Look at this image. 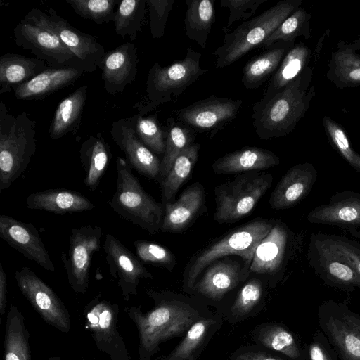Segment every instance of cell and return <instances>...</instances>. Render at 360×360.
Masks as SVG:
<instances>
[{
    "mask_svg": "<svg viewBox=\"0 0 360 360\" xmlns=\"http://www.w3.org/2000/svg\"><path fill=\"white\" fill-rule=\"evenodd\" d=\"M251 340L260 347L285 356L288 360H307L298 338L285 326L263 323L251 332Z\"/></svg>",
    "mask_w": 360,
    "mask_h": 360,
    "instance_id": "cell-29",
    "label": "cell"
},
{
    "mask_svg": "<svg viewBox=\"0 0 360 360\" xmlns=\"http://www.w3.org/2000/svg\"><path fill=\"white\" fill-rule=\"evenodd\" d=\"M110 134L131 168L149 179L159 180L161 160L140 140L129 117L114 122Z\"/></svg>",
    "mask_w": 360,
    "mask_h": 360,
    "instance_id": "cell-18",
    "label": "cell"
},
{
    "mask_svg": "<svg viewBox=\"0 0 360 360\" xmlns=\"http://www.w3.org/2000/svg\"><path fill=\"white\" fill-rule=\"evenodd\" d=\"M268 0H220L221 6L229 10L226 26L223 28L226 32L233 23L247 20L253 15L261 4Z\"/></svg>",
    "mask_w": 360,
    "mask_h": 360,
    "instance_id": "cell-50",
    "label": "cell"
},
{
    "mask_svg": "<svg viewBox=\"0 0 360 360\" xmlns=\"http://www.w3.org/2000/svg\"><path fill=\"white\" fill-rule=\"evenodd\" d=\"M146 291L154 300L150 310L144 314L141 306L125 309L139 331V360H150L162 342L185 334L193 323L210 312L195 298L170 291Z\"/></svg>",
    "mask_w": 360,
    "mask_h": 360,
    "instance_id": "cell-1",
    "label": "cell"
},
{
    "mask_svg": "<svg viewBox=\"0 0 360 360\" xmlns=\"http://www.w3.org/2000/svg\"><path fill=\"white\" fill-rule=\"evenodd\" d=\"M75 13L86 20H91L96 24L114 21L115 6L117 0H65Z\"/></svg>",
    "mask_w": 360,
    "mask_h": 360,
    "instance_id": "cell-47",
    "label": "cell"
},
{
    "mask_svg": "<svg viewBox=\"0 0 360 360\" xmlns=\"http://www.w3.org/2000/svg\"><path fill=\"white\" fill-rule=\"evenodd\" d=\"M295 41H279L250 58L243 68L242 84L248 89L261 86L276 72Z\"/></svg>",
    "mask_w": 360,
    "mask_h": 360,
    "instance_id": "cell-30",
    "label": "cell"
},
{
    "mask_svg": "<svg viewBox=\"0 0 360 360\" xmlns=\"http://www.w3.org/2000/svg\"><path fill=\"white\" fill-rule=\"evenodd\" d=\"M302 0H282L259 15L243 22L233 32H225L224 42L212 54L215 67L226 68L255 47L261 46Z\"/></svg>",
    "mask_w": 360,
    "mask_h": 360,
    "instance_id": "cell-5",
    "label": "cell"
},
{
    "mask_svg": "<svg viewBox=\"0 0 360 360\" xmlns=\"http://www.w3.org/2000/svg\"><path fill=\"white\" fill-rule=\"evenodd\" d=\"M304 351L307 360H339L329 340L320 329L314 331Z\"/></svg>",
    "mask_w": 360,
    "mask_h": 360,
    "instance_id": "cell-51",
    "label": "cell"
},
{
    "mask_svg": "<svg viewBox=\"0 0 360 360\" xmlns=\"http://www.w3.org/2000/svg\"><path fill=\"white\" fill-rule=\"evenodd\" d=\"M264 299V285L261 280L252 278L238 290L230 309L229 320L236 323L257 314Z\"/></svg>",
    "mask_w": 360,
    "mask_h": 360,
    "instance_id": "cell-43",
    "label": "cell"
},
{
    "mask_svg": "<svg viewBox=\"0 0 360 360\" xmlns=\"http://www.w3.org/2000/svg\"><path fill=\"white\" fill-rule=\"evenodd\" d=\"M7 302V278L2 264L0 262V313L4 315Z\"/></svg>",
    "mask_w": 360,
    "mask_h": 360,
    "instance_id": "cell-53",
    "label": "cell"
},
{
    "mask_svg": "<svg viewBox=\"0 0 360 360\" xmlns=\"http://www.w3.org/2000/svg\"><path fill=\"white\" fill-rule=\"evenodd\" d=\"M84 73L77 68L49 66L30 81L15 87L13 91L19 100L44 98L73 84Z\"/></svg>",
    "mask_w": 360,
    "mask_h": 360,
    "instance_id": "cell-26",
    "label": "cell"
},
{
    "mask_svg": "<svg viewBox=\"0 0 360 360\" xmlns=\"http://www.w3.org/2000/svg\"><path fill=\"white\" fill-rule=\"evenodd\" d=\"M229 360H285L257 345H243L233 352Z\"/></svg>",
    "mask_w": 360,
    "mask_h": 360,
    "instance_id": "cell-52",
    "label": "cell"
},
{
    "mask_svg": "<svg viewBox=\"0 0 360 360\" xmlns=\"http://www.w3.org/2000/svg\"><path fill=\"white\" fill-rule=\"evenodd\" d=\"M311 57V51L304 43L300 41L295 44L270 78L260 100L271 98L300 76L309 66Z\"/></svg>",
    "mask_w": 360,
    "mask_h": 360,
    "instance_id": "cell-34",
    "label": "cell"
},
{
    "mask_svg": "<svg viewBox=\"0 0 360 360\" xmlns=\"http://www.w3.org/2000/svg\"><path fill=\"white\" fill-rule=\"evenodd\" d=\"M119 306L98 294L84 308V327L98 349L112 360H131L117 328Z\"/></svg>",
    "mask_w": 360,
    "mask_h": 360,
    "instance_id": "cell-11",
    "label": "cell"
},
{
    "mask_svg": "<svg viewBox=\"0 0 360 360\" xmlns=\"http://www.w3.org/2000/svg\"><path fill=\"white\" fill-rule=\"evenodd\" d=\"M345 231L349 233L354 238L360 241V229L355 228H347Z\"/></svg>",
    "mask_w": 360,
    "mask_h": 360,
    "instance_id": "cell-55",
    "label": "cell"
},
{
    "mask_svg": "<svg viewBox=\"0 0 360 360\" xmlns=\"http://www.w3.org/2000/svg\"><path fill=\"white\" fill-rule=\"evenodd\" d=\"M0 237L27 259L36 262L47 271H55L46 246L33 224L1 214Z\"/></svg>",
    "mask_w": 360,
    "mask_h": 360,
    "instance_id": "cell-16",
    "label": "cell"
},
{
    "mask_svg": "<svg viewBox=\"0 0 360 360\" xmlns=\"http://www.w3.org/2000/svg\"><path fill=\"white\" fill-rule=\"evenodd\" d=\"M36 127L27 112L11 115L0 103V192L27 169L36 151Z\"/></svg>",
    "mask_w": 360,
    "mask_h": 360,
    "instance_id": "cell-4",
    "label": "cell"
},
{
    "mask_svg": "<svg viewBox=\"0 0 360 360\" xmlns=\"http://www.w3.org/2000/svg\"><path fill=\"white\" fill-rule=\"evenodd\" d=\"M214 0H186L184 25L187 37L205 49L215 20Z\"/></svg>",
    "mask_w": 360,
    "mask_h": 360,
    "instance_id": "cell-37",
    "label": "cell"
},
{
    "mask_svg": "<svg viewBox=\"0 0 360 360\" xmlns=\"http://www.w3.org/2000/svg\"><path fill=\"white\" fill-rule=\"evenodd\" d=\"M336 48L328 62L326 78L339 89L359 86L360 55L344 40H339Z\"/></svg>",
    "mask_w": 360,
    "mask_h": 360,
    "instance_id": "cell-35",
    "label": "cell"
},
{
    "mask_svg": "<svg viewBox=\"0 0 360 360\" xmlns=\"http://www.w3.org/2000/svg\"><path fill=\"white\" fill-rule=\"evenodd\" d=\"M202 54L191 48L186 56L172 64L162 67L158 62L150 68L146 82V96L134 108L145 115L158 105L178 97L207 72L200 66Z\"/></svg>",
    "mask_w": 360,
    "mask_h": 360,
    "instance_id": "cell-7",
    "label": "cell"
},
{
    "mask_svg": "<svg viewBox=\"0 0 360 360\" xmlns=\"http://www.w3.org/2000/svg\"><path fill=\"white\" fill-rule=\"evenodd\" d=\"M87 89V85H82L58 103L49 130L52 140L60 139L77 129L86 103Z\"/></svg>",
    "mask_w": 360,
    "mask_h": 360,
    "instance_id": "cell-36",
    "label": "cell"
},
{
    "mask_svg": "<svg viewBox=\"0 0 360 360\" xmlns=\"http://www.w3.org/2000/svg\"><path fill=\"white\" fill-rule=\"evenodd\" d=\"M311 224L336 226L343 229L360 228V193L345 190L335 193L326 204L308 212Z\"/></svg>",
    "mask_w": 360,
    "mask_h": 360,
    "instance_id": "cell-22",
    "label": "cell"
},
{
    "mask_svg": "<svg viewBox=\"0 0 360 360\" xmlns=\"http://www.w3.org/2000/svg\"><path fill=\"white\" fill-rule=\"evenodd\" d=\"M243 101L211 95L176 112L180 123L198 132L217 130L233 120Z\"/></svg>",
    "mask_w": 360,
    "mask_h": 360,
    "instance_id": "cell-14",
    "label": "cell"
},
{
    "mask_svg": "<svg viewBox=\"0 0 360 360\" xmlns=\"http://www.w3.org/2000/svg\"><path fill=\"white\" fill-rule=\"evenodd\" d=\"M46 14L51 28L83 63L86 73L96 71L105 53L103 46L93 36L72 27L53 8H49Z\"/></svg>",
    "mask_w": 360,
    "mask_h": 360,
    "instance_id": "cell-21",
    "label": "cell"
},
{
    "mask_svg": "<svg viewBox=\"0 0 360 360\" xmlns=\"http://www.w3.org/2000/svg\"><path fill=\"white\" fill-rule=\"evenodd\" d=\"M47 360H61V359L59 356H53V357L49 358Z\"/></svg>",
    "mask_w": 360,
    "mask_h": 360,
    "instance_id": "cell-57",
    "label": "cell"
},
{
    "mask_svg": "<svg viewBox=\"0 0 360 360\" xmlns=\"http://www.w3.org/2000/svg\"><path fill=\"white\" fill-rule=\"evenodd\" d=\"M17 285L43 320L63 333H68L70 314L56 292L31 269L27 266L14 271Z\"/></svg>",
    "mask_w": 360,
    "mask_h": 360,
    "instance_id": "cell-13",
    "label": "cell"
},
{
    "mask_svg": "<svg viewBox=\"0 0 360 360\" xmlns=\"http://www.w3.org/2000/svg\"><path fill=\"white\" fill-rule=\"evenodd\" d=\"M174 0H147L150 34L160 39L165 34V26Z\"/></svg>",
    "mask_w": 360,
    "mask_h": 360,
    "instance_id": "cell-49",
    "label": "cell"
},
{
    "mask_svg": "<svg viewBox=\"0 0 360 360\" xmlns=\"http://www.w3.org/2000/svg\"><path fill=\"white\" fill-rule=\"evenodd\" d=\"M165 131V150L160 164V181L168 174L177 156L192 145L194 139L193 130L176 122L174 117L167 119Z\"/></svg>",
    "mask_w": 360,
    "mask_h": 360,
    "instance_id": "cell-40",
    "label": "cell"
},
{
    "mask_svg": "<svg viewBox=\"0 0 360 360\" xmlns=\"http://www.w3.org/2000/svg\"><path fill=\"white\" fill-rule=\"evenodd\" d=\"M158 112L145 116L141 113L129 117L140 140L154 153L164 154L165 131L158 119Z\"/></svg>",
    "mask_w": 360,
    "mask_h": 360,
    "instance_id": "cell-45",
    "label": "cell"
},
{
    "mask_svg": "<svg viewBox=\"0 0 360 360\" xmlns=\"http://www.w3.org/2000/svg\"><path fill=\"white\" fill-rule=\"evenodd\" d=\"M159 360H169L167 356H165Z\"/></svg>",
    "mask_w": 360,
    "mask_h": 360,
    "instance_id": "cell-58",
    "label": "cell"
},
{
    "mask_svg": "<svg viewBox=\"0 0 360 360\" xmlns=\"http://www.w3.org/2000/svg\"><path fill=\"white\" fill-rule=\"evenodd\" d=\"M274 221L257 219L238 226L219 240L197 252L188 263L182 281V289L191 294L202 271L218 259L229 255L240 256L250 269L252 259L259 243L268 235Z\"/></svg>",
    "mask_w": 360,
    "mask_h": 360,
    "instance_id": "cell-3",
    "label": "cell"
},
{
    "mask_svg": "<svg viewBox=\"0 0 360 360\" xmlns=\"http://www.w3.org/2000/svg\"><path fill=\"white\" fill-rule=\"evenodd\" d=\"M272 181L270 173L250 172L215 187L214 219L221 224H231L243 219L254 210Z\"/></svg>",
    "mask_w": 360,
    "mask_h": 360,
    "instance_id": "cell-9",
    "label": "cell"
},
{
    "mask_svg": "<svg viewBox=\"0 0 360 360\" xmlns=\"http://www.w3.org/2000/svg\"><path fill=\"white\" fill-rule=\"evenodd\" d=\"M323 125L331 146L358 173H360V154L351 146L345 129L333 118L325 115Z\"/></svg>",
    "mask_w": 360,
    "mask_h": 360,
    "instance_id": "cell-46",
    "label": "cell"
},
{
    "mask_svg": "<svg viewBox=\"0 0 360 360\" xmlns=\"http://www.w3.org/2000/svg\"><path fill=\"white\" fill-rule=\"evenodd\" d=\"M79 158L85 173L84 184L88 189L94 191L112 158L110 146L101 133L92 135L82 142Z\"/></svg>",
    "mask_w": 360,
    "mask_h": 360,
    "instance_id": "cell-32",
    "label": "cell"
},
{
    "mask_svg": "<svg viewBox=\"0 0 360 360\" xmlns=\"http://www.w3.org/2000/svg\"><path fill=\"white\" fill-rule=\"evenodd\" d=\"M139 57L134 44L126 42L104 54L98 68L103 87L110 96L122 92L137 74Z\"/></svg>",
    "mask_w": 360,
    "mask_h": 360,
    "instance_id": "cell-20",
    "label": "cell"
},
{
    "mask_svg": "<svg viewBox=\"0 0 360 360\" xmlns=\"http://www.w3.org/2000/svg\"><path fill=\"white\" fill-rule=\"evenodd\" d=\"M27 207L57 214H72L91 210L94 204L75 191L54 188L32 193L26 198Z\"/></svg>",
    "mask_w": 360,
    "mask_h": 360,
    "instance_id": "cell-28",
    "label": "cell"
},
{
    "mask_svg": "<svg viewBox=\"0 0 360 360\" xmlns=\"http://www.w3.org/2000/svg\"><path fill=\"white\" fill-rule=\"evenodd\" d=\"M279 158L260 147H245L217 159L212 169L217 174H231L265 170L277 166Z\"/></svg>",
    "mask_w": 360,
    "mask_h": 360,
    "instance_id": "cell-27",
    "label": "cell"
},
{
    "mask_svg": "<svg viewBox=\"0 0 360 360\" xmlns=\"http://www.w3.org/2000/svg\"><path fill=\"white\" fill-rule=\"evenodd\" d=\"M83 360H90V359H83Z\"/></svg>",
    "mask_w": 360,
    "mask_h": 360,
    "instance_id": "cell-59",
    "label": "cell"
},
{
    "mask_svg": "<svg viewBox=\"0 0 360 360\" xmlns=\"http://www.w3.org/2000/svg\"><path fill=\"white\" fill-rule=\"evenodd\" d=\"M49 65L38 58H29L18 53H5L0 58V94L13 91Z\"/></svg>",
    "mask_w": 360,
    "mask_h": 360,
    "instance_id": "cell-33",
    "label": "cell"
},
{
    "mask_svg": "<svg viewBox=\"0 0 360 360\" xmlns=\"http://www.w3.org/2000/svg\"><path fill=\"white\" fill-rule=\"evenodd\" d=\"M326 33H324L322 37L319 39L316 49H315V53H314V60H317L320 58V54L321 49L323 48V43L324 40V37L326 36Z\"/></svg>",
    "mask_w": 360,
    "mask_h": 360,
    "instance_id": "cell-54",
    "label": "cell"
},
{
    "mask_svg": "<svg viewBox=\"0 0 360 360\" xmlns=\"http://www.w3.org/2000/svg\"><path fill=\"white\" fill-rule=\"evenodd\" d=\"M147 0H123L119 2L114 21L117 34L135 40L146 13Z\"/></svg>",
    "mask_w": 360,
    "mask_h": 360,
    "instance_id": "cell-41",
    "label": "cell"
},
{
    "mask_svg": "<svg viewBox=\"0 0 360 360\" xmlns=\"http://www.w3.org/2000/svg\"><path fill=\"white\" fill-rule=\"evenodd\" d=\"M292 233L281 221H274L268 235L257 245L250 266L257 274L275 275L283 271L292 245Z\"/></svg>",
    "mask_w": 360,
    "mask_h": 360,
    "instance_id": "cell-19",
    "label": "cell"
},
{
    "mask_svg": "<svg viewBox=\"0 0 360 360\" xmlns=\"http://www.w3.org/2000/svg\"><path fill=\"white\" fill-rule=\"evenodd\" d=\"M318 323L339 360H360V314L342 302L323 301L318 307Z\"/></svg>",
    "mask_w": 360,
    "mask_h": 360,
    "instance_id": "cell-10",
    "label": "cell"
},
{
    "mask_svg": "<svg viewBox=\"0 0 360 360\" xmlns=\"http://www.w3.org/2000/svg\"><path fill=\"white\" fill-rule=\"evenodd\" d=\"M13 32L18 46L31 51L49 66L74 68L86 73L83 63L51 28L46 12L31 9L17 24Z\"/></svg>",
    "mask_w": 360,
    "mask_h": 360,
    "instance_id": "cell-8",
    "label": "cell"
},
{
    "mask_svg": "<svg viewBox=\"0 0 360 360\" xmlns=\"http://www.w3.org/2000/svg\"><path fill=\"white\" fill-rule=\"evenodd\" d=\"M311 14L300 7L271 33L267 39L262 44L265 50L279 41H295L298 37H303L305 39H310L311 28L310 21Z\"/></svg>",
    "mask_w": 360,
    "mask_h": 360,
    "instance_id": "cell-42",
    "label": "cell"
},
{
    "mask_svg": "<svg viewBox=\"0 0 360 360\" xmlns=\"http://www.w3.org/2000/svg\"><path fill=\"white\" fill-rule=\"evenodd\" d=\"M101 238L102 228L97 225L71 230L68 254L63 253L61 258L68 283L75 292L83 294L87 290L92 256L100 250Z\"/></svg>",
    "mask_w": 360,
    "mask_h": 360,
    "instance_id": "cell-12",
    "label": "cell"
},
{
    "mask_svg": "<svg viewBox=\"0 0 360 360\" xmlns=\"http://www.w3.org/2000/svg\"><path fill=\"white\" fill-rule=\"evenodd\" d=\"M337 258L350 265L360 276V242L342 235L322 232L310 236Z\"/></svg>",
    "mask_w": 360,
    "mask_h": 360,
    "instance_id": "cell-44",
    "label": "cell"
},
{
    "mask_svg": "<svg viewBox=\"0 0 360 360\" xmlns=\"http://www.w3.org/2000/svg\"><path fill=\"white\" fill-rule=\"evenodd\" d=\"M248 271L235 260L213 262L195 283L191 294L213 302L221 300L247 278Z\"/></svg>",
    "mask_w": 360,
    "mask_h": 360,
    "instance_id": "cell-24",
    "label": "cell"
},
{
    "mask_svg": "<svg viewBox=\"0 0 360 360\" xmlns=\"http://www.w3.org/2000/svg\"><path fill=\"white\" fill-rule=\"evenodd\" d=\"M221 323V316L212 312L200 318L188 329L179 344L167 356V359L196 360Z\"/></svg>",
    "mask_w": 360,
    "mask_h": 360,
    "instance_id": "cell-31",
    "label": "cell"
},
{
    "mask_svg": "<svg viewBox=\"0 0 360 360\" xmlns=\"http://www.w3.org/2000/svg\"><path fill=\"white\" fill-rule=\"evenodd\" d=\"M313 70L309 66L273 96L254 103L252 125L260 139L285 136L295 129L315 96V86H311Z\"/></svg>",
    "mask_w": 360,
    "mask_h": 360,
    "instance_id": "cell-2",
    "label": "cell"
},
{
    "mask_svg": "<svg viewBox=\"0 0 360 360\" xmlns=\"http://www.w3.org/2000/svg\"><path fill=\"white\" fill-rule=\"evenodd\" d=\"M164 205L162 232H181L189 227L205 209V191L202 184L195 182L187 187L179 198Z\"/></svg>",
    "mask_w": 360,
    "mask_h": 360,
    "instance_id": "cell-25",
    "label": "cell"
},
{
    "mask_svg": "<svg viewBox=\"0 0 360 360\" xmlns=\"http://www.w3.org/2000/svg\"><path fill=\"white\" fill-rule=\"evenodd\" d=\"M115 164L117 188L108 202L110 207L123 219L149 233H158L164 216L163 204L145 191L126 158L117 157Z\"/></svg>",
    "mask_w": 360,
    "mask_h": 360,
    "instance_id": "cell-6",
    "label": "cell"
},
{
    "mask_svg": "<svg viewBox=\"0 0 360 360\" xmlns=\"http://www.w3.org/2000/svg\"><path fill=\"white\" fill-rule=\"evenodd\" d=\"M318 176L316 167L309 162L290 167L276 184L269 198L274 210L294 207L311 192Z\"/></svg>",
    "mask_w": 360,
    "mask_h": 360,
    "instance_id": "cell-23",
    "label": "cell"
},
{
    "mask_svg": "<svg viewBox=\"0 0 360 360\" xmlns=\"http://www.w3.org/2000/svg\"><path fill=\"white\" fill-rule=\"evenodd\" d=\"M199 143H193L174 160L170 170L160 181L162 204L172 202L181 186L190 176L198 159Z\"/></svg>",
    "mask_w": 360,
    "mask_h": 360,
    "instance_id": "cell-39",
    "label": "cell"
},
{
    "mask_svg": "<svg viewBox=\"0 0 360 360\" xmlns=\"http://www.w3.org/2000/svg\"><path fill=\"white\" fill-rule=\"evenodd\" d=\"M347 45L349 48L354 51H360V35L352 42L347 43Z\"/></svg>",
    "mask_w": 360,
    "mask_h": 360,
    "instance_id": "cell-56",
    "label": "cell"
},
{
    "mask_svg": "<svg viewBox=\"0 0 360 360\" xmlns=\"http://www.w3.org/2000/svg\"><path fill=\"white\" fill-rule=\"evenodd\" d=\"M103 251L109 272L118 280L124 300L137 295V286L141 279L153 278L137 256L110 233L105 236Z\"/></svg>",
    "mask_w": 360,
    "mask_h": 360,
    "instance_id": "cell-15",
    "label": "cell"
},
{
    "mask_svg": "<svg viewBox=\"0 0 360 360\" xmlns=\"http://www.w3.org/2000/svg\"><path fill=\"white\" fill-rule=\"evenodd\" d=\"M28 337L23 315L11 305L6 318L4 360H31Z\"/></svg>",
    "mask_w": 360,
    "mask_h": 360,
    "instance_id": "cell-38",
    "label": "cell"
},
{
    "mask_svg": "<svg viewBox=\"0 0 360 360\" xmlns=\"http://www.w3.org/2000/svg\"><path fill=\"white\" fill-rule=\"evenodd\" d=\"M136 255L143 263L172 270L176 259L174 254L165 247L144 240H135Z\"/></svg>",
    "mask_w": 360,
    "mask_h": 360,
    "instance_id": "cell-48",
    "label": "cell"
},
{
    "mask_svg": "<svg viewBox=\"0 0 360 360\" xmlns=\"http://www.w3.org/2000/svg\"><path fill=\"white\" fill-rule=\"evenodd\" d=\"M307 262L327 286L346 292L360 289V276L356 271L311 237L308 244Z\"/></svg>",
    "mask_w": 360,
    "mask_h": 360,
    "instance_id": "cell-17",
    "label": "cell"
}]
</instances>
